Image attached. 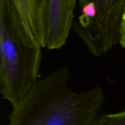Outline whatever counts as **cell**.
<instances>
[{"label":"cell","mask_w":125,"mask_h":125,"mask_svg":"<svg viewBox=\"0 0 125 125\" xmlns=\"http://www.w3.org/2000/svg\"><path fill=\"white\" fill-rule=\"evenodd\" d=\"M70 78L62 66L38 79L12 107L9 125H95L106 100L103 90L95 86L75 92Z\"/></svg>","instance_id":"obj_1"},{"label":"cell","mask_w":125,"mask_h":125,"mask_svg":"<svg viewBox=\"0 0 125 125\" xmlns=\"http://www.w3.org/2000/svg\"><path fill=\"white\" fill-rule=\"evenodd\" d=\"M42 48L27 31L12 0H0V91L12 107L37 81Z\"/></svg>","instance_id":"obj_2"},{"label":"cell","mask_w":125,"mask_h":125,"mask_svg":"<svg viewBox=\"0 0 125 125\" xmlns=\"http://www.w3.org/2000/svg\"><path fill=\"white\" fill-rule=\"evenodd\" d=\"M79 15L72 30L79 35L89 53L101 56L120 39L125 0H78Z\"/></svg>","instance_id":"obj_3"},{"label":"cell","mask_w":125,"mask_h":125,"mask_svg":"<svg viewBox=\"0 0 125 125\" xmlns=\"http://www.w3.org/2000/svg\"><path fill=\"white\" fill-rule=\"evenodd\" d=\"M78 0H42L39 29L42 48L56 50L67 42Z\"/></svg>","instance_id":"obj_4"},{"label":"cell","mask_w":125,"mask_h":125,"mask_svg":"<svg viewBox=\"0 0 125 125\" xmlns=\"http://www.w3.org/2000/svg\"><path fill=\"white\" fill-rule=\"evenodd\" d=\"M23 24L30 35L40 43L39 14L42 0H12Z\"/></svg>","instance_id":"obj_5"},{"label":"cell","mask_w":125,"mask_h":125,"mask_svg":"<svg viewBox=\"0 0 125 125\" xmlns=\"http://www.w3.org/2000/svg\"><path fill=\"white\" fill-rule=\"evenodd\" d=\"M95 125H125V110L116 113L101 115Z\"/></svg>","instance_id":"obj_6"},{"label":"cell","mask_w":125,"mask_h":125,"mask_svg":"<svg viewBox=\"0 0 125 125\" xmlns=\"http://www.w3.org/2000/svg\"><path fill=\"white\" fill-rule=\"evenodd\" d=\"M119 43L122 48L125 49V7L122 16V23H121L120 39Z\"/></svg>","instance_id":"obj_7"}]
</instances>
